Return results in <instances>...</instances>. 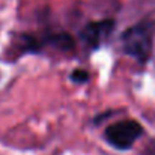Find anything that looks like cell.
<instances>
[{
	"label": "cell",
	"mask_w": 155,
	"mask_h": 155,
	"mask_svg": "<svg viewBox=\"0 0 155 155\" xmlns=\"http://www.w3.org/2000/svg\"><path fill=\"white\" fill-rule=\"evenodd\" d=\"M87 78H89V74L83 69H75L72 72V80L74 81H86Z\"/></svg>",
	"instance_id": "4"
},
{
	"label": "cell",
	"mask_w": 155,
	"mask_h": 155,
	"mask_svg": "<svg viewBox=\"0 0 155 155\" xmlns=\"http://www.w3.org/2000/svg\"><path fill=\"white\" fill-rule=\"evenodd\" d=\"M152 35L154 24L149 21H142L128 27L120 36L124 51L140 63L146 62L152 50Z\"/></svg>",
	"instance_id": "1"
},
{
	"label": "cell",
	"mask_w": 155,
	"mask_h": 155,
	"mask_svg": "<svg viewBox=\"0 0 155 155\" xmlns=\"http://www.w3.org/2000/svg\"><path fill=\"white\" fill-rule=\"evenodd\" d=\"M113 29V21L111 20H103V21H94L89 23L83 32H81V38L84 41H87L91 45L97 47L101 44L104 38L110 33V30Z\"/></svg>",
	"instance_id": "3"
},
{
	"label": "cell",
	"mask_w": 155,
	"mask_h": 155,
	"mask_svg": "<svg viewBox=\"0 0 155 155\" xmlns=\"http://www.w3.org/2000/svg\"><path fill=\"white\" fill-rule=\"evenodd\" d=\"M142 131H143V128L137 120L125 119V120H119V122L107 127L105 139L116 149H128L140 137Z\"/></svg>",
	"instance_id": "2"
}]
</instances>
